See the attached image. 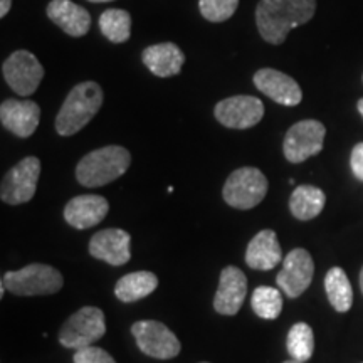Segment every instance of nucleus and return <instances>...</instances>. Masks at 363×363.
I'll return each mask as SVG.
<instances>
[{
	"mask_svg": "<svg viewBox=\"0 0 363 363\" xmlns=\"http://www.w3.org/2000/svg\"><path fill=\"white\" fill-rule=\"evenodd\" d=\"M252 310L262 320H276L283 310V296L279 289L271 286H259L254 289L251 298Z\"/></svg>",
	"mask_w": 363,
	"mask_h": 363,
	"instance_id": "26",
	"label": "nucleus"
},
{
	"mask_svg": "<svg viewBox=\"0 0 363 363\" xmlns=\"http://www.w3.org/2000/svg\"><path fill=\"white\" fill-rule=\"evenodd\" d=\"M101 34L113 44H123L131 35V16L121 9H108L99 17Z\"/></svg>",
	"mask_w": 363,
	"mask_h": 363,
	"instance_id": "24",
	"label": "nucleus"
},
{
	"mask_svg": "<svg viewBox=\"0 0 363 363\" xmlns=\"http://www.w3.org/2000/svg\"><path fill=\"white\" fill-rule=\"evenodd\" d=\"M142 61L150 72H153L158 78H170L182 71V66L185 65V56L177 44L162 43L148 45L142 52Z\"/></svg>",
	"mask_w": 363,
	"mask_h": 363,
	"instance_id": "19",
	"label": "nucleus"
},
{
	"mask_svg": "<svg viewBox=\"0 0 363 363\" xmlns=\"http://www.w3.org/2000/svg\"><path fill=\"white\" fill-rule=\"evenodd\" d=\"M216 120L233 130H247L256 126L264 116V104L259 98L238 94L216 104Z\"/></svg>",
	"mask_w": 363,
	"mask_h": 363,
	"instance_id": "11",
	"label": "nucleus"
},
{
	"mask_svg": "<svg viewBox=\"0 0 363 363\" xmlns=\"http://www.w3.org/2000/svg\"><path fill=\"white\" fill-rule=\"evenodd\" d=\"M74 363H116L110 353L104 352L103 348L96 347H86L81 350H76L74 357H72Z\"/></svg>",
	"mask_w": 363,
	"mask_h": 363,
	"instance_id": "28",
	"label": "nucleus"
},
{
	"mask_svg": "<svg viewBox=\"0 0 363 363\" xmlns=\"http://www.w3.org/2000/svg\"><path fill=\"white\" fill-rule=\"evenodd\" d=\"M316 12V0H261L256 24L261 38L272 45L283 44L289 30L306 24Z\"/></svg>",
	"mask_w": 363,
	"mask_h": 363,
	"instance_id": "1",
	"label": "nucleus"
},
{
	"mask_svg": "<svg viewBox=\"0 0 363 363\" xmlns=\"http://www.w3.org/2000/svg\"><path fill=\"white\" fill-rule=\"evenodd\" d=\"M131 335L136 340V345L145 355L158 358V360H170L180 353V342L172 330L167 328L160 321L143 320L136 321L131 326Z\"/></svg>",
	"mask_w": 363,
	"mask_h": 363,
	"instance_id": "10",
	"label": "nucleus"
},
{
	"mask_svg": "<svg viewBox=\"0 0 363 363\" xmlns=\"http://www.w3.org/2000/svg\"><path fill=\"white\" fill-rule=\"evenodd\" d=\"M239 0H199V9L208 22H225L238 11Z\"/></svg>",
	"mask_w": 363,
	"mask_h": 363,
	"instance_id": "27",
	"label": "nucleus"
},
{
	"mask_svg": "<svg viewBox=\"0 0 363 363\" xmlns=\"http://www.w3.org/2000/svg\"><path fill=\"white\" fill-rule=\"evenodd\" d=\"M131 238L123 229L99 230L89 240V254L111 266H123L131 259Z\"/></svg>",
	"mask_w": 363,
	"mask_h": 363,
	"instance_id": "15",
	"label": "nucleus"
},
{
	"mask_svg": "<svg viewBox=\"0 0 363 363\" xmlns=\"http://www.w3.org/2000/svg\"><path fill=\"white\" fill-rule=\"evenodd\" d=\"M2 74L13 93L19 96H30L38 91L44 78V67L33 52L19 49L4 61Z\"/></svg>",
	"mask_w": 363,
	"mask_h": 363,
	"instance_id": "7",
	"label": "nucleus"
},
{
	"mask_svg": "<svg viewBox=\"0 0 363 363\" xmlns=\"http://www.w3.org/2000/svg\"><path fill=\"white\" fill-rule=\"evenodd\" d=\"M247 294L246 274L235 266H227L220 272L219 288L214 298V310L220 315H238Z\"/></svg>",
	"mask_w": 363,
	"mask_h": 363,
	"instance_id": "14",
	"label": "nucleus"
},
{
	"mask_svg": "<svg viewBox=\"0 0 363 363\" xmlns=\"http://www.w3.org/2000/svg\"><path fill=\"white\" fill-rule=\"evenodd\" d=\"M350 165H352L353 175H355L358 180L363 182V142L357 143L355 147H353L352 157H350Z\"/></svg>",
	"mask_w": 363,
	"mask_h": 363,
	"instance_id": "29",
	"label": "nucleus"
},
{
	"mask_svg": "<svg viewBox=\"0 0 363 363\" xmlns=\"http://www.w3.org/2000/svg\"><path fill=\"white\" fill-rule=\"evenodd\" d=\"M88 2H94V4H99V2H111V0H88Z\"/></svg>",
	"mask_w": 363,
	"mask_h": 363,
	"instance_id": "33",
	"label": "nucleus"
},
{
	"mask_svg": "<svg viewBox=\"0 0 363 363\" xmlns=\"http://www.w3.org/2000/svg\"><path fill=\"white\" fill-rule=\"evenodd\" d=\"M315 262L306 249H293L283 259V269L279 271L276 283L288 298H298L310 288Z\"/></svg>",
	"mask_w": 363,
	"mask_h": 363,
	"instance_id": "12",
	"label": "nucleus"
},
{
	"mask_svg": "<svg viewBox=\"0 0 363 363\" xmlns=\"http://www.w3.org/2000/svg\"><path fill=\"white\" fill-rule=\"evenodd\" d=\"M12 7V0H0V17H6Z\"/></svg>",
	"mask_w": 363,
	"mask_h": 363,
	"instance_id": "30",
	"label": "nucleus"
},
{
	"mask_svg": "<svg viewBox=\"0 0 363 363\" xmlns=\"http://www.w3.org/2000/svg\"><path fill=\"white\" fill-rule=\"evenodd\" d=\"M284 363H301V362H298V360H293V358H291V360H288V362H284Z\"/></svg>",
	"mask_w": 363,
	"mask_h": 363,
	"instance_id": "34",
	"label": "nucleus"
},
{
	"mask_svg": "<svg viewBox=\"0 0 363 363\" xmlns=\"http://www.w3.org/2000/svg\"><path fill=\"white\" fill-rule=\"evenodd\" d=\"M283 261V252L274 230L264 229L254 235L246 251V262L249 267L257 271L274 269Z\"/></svg>",
	"mask_w": 363,
	"mask_h": 363,
	"instance_id": "20",
	"label": "nucleus"
},
{
	"mask_svg": "<svg viewBox=\"0 0 363 363\" xmlns=\"http://www.w3.org/2000/svg\"><path fill=\"white\" fill-rule=\"evenodd\" d=\"M325 289L330 305L338 313L350 311L353 305V289L350 279L342 267H331L325 276Z\"/></svg>",
	"mask_w": 363,
	"mask_h": 363,
	"instance_id": "23",
	"label": "nucleus"
},
{
	"mask_svg": "<svg viewBox=\"0 0 363 363\" xmlns=\"http://www.w3.org/2000/svg\"><path fill=\"white\" fill-rule=\"evenodd\" d=\"M40 175V160L38 157H26L4 175L0 199L9 206H21L34 197Z\"/></svg>",
	"mask_w": 363,
	"mask_h": 363,
	"instance_id": "8",
	"label": "nucleus"
},
{
	"mask_svg": "<svg viewBox=\"0 0 363 363\" xmlns=\"http://www.w3.org/2000/svg\"><path fill=\"white\" fill-rule=\"evenodd\" d=\"M110 203L101 195H78L65 207V219L74 229H89L104 220Z\"/></svg>",
	"mask_w": 363,
	"mask_h": 363,
	"instance_id": "17",
	"label": "nucleus"
},
{
	"mask_svg": "<svg viewBox=\"0 0 363 363\" xmlns=\"http://www.w3.org/2000/svg\"><path fill=\"white\" fill-rule=\"evenodd\" d=\"M326 195L313 185H299L289 199V211L298 220H311L325 208Z\"/></svg>",
	"mask_w": 363,
	"mask_h": 363,
	"instance_id": "21",
	"label": "nucleus"
},
{
	"mask_svg": "<svg viewBox=\"0 0 363 363\" xmlns=\"http://www.w3.org/2000/svg\"><path fill=\"white\" fill-rule=\"evenodd\" d=\"M130 165L131 155L128 150L120 145H108L81 158L76 167V179L84 187H103L125 175Z\"/></svg>",
	"mask_w": 363,
	"mask_h": 363,
	"instance_id": "3",
	"label": "nucleus"
},
{
	"mask_svg": "<svg viewBox=\"0 0 363 363\" xmlns=\"http://www.w3.org/2000/svg\"><path fill=\"white\" fill-rule=\"evenodd\" d=\"M252 81L254 86L262 94H266L267 98H271L272 101H276L278 104H283V106H296V104L301 103V88H299V84L291 76L284 74V72L272 69V67H262V69L254 74Z\"/></svg>",
	"mask_w": 363,
	"mask_h": 363,
	"instance_id": "13",
	"label": "nucleus"
},
{
	"mask_svg": "<svg viewBox=\"0 0 363 363\" xmlns=\"http://www.w3.org/2000/svg\"><path fill=\"white\" fill-rule=\"evenodd\" d=\"M288 353L293 360L305 363L315 352V335L308 323H296L288 333Z\"/></svg>",
	"mask_w": 363,
	"mask_h": 363,
	"instance_id": "25",
	"label": "nucleus"
},
{
	"mask_svg": "<svg viewBox=\"0 0 363 363\" xmlns=\"http://www.w3.org/2000/svg\"><path fill=\"white\" fill-rule=\"evenodd\" d=\"M267 187L269 184H267L266 175L259 169L242 167L229 175L222 195L230 207L239 208V211H249L264 201Z\"/></svg>",
	"mask_w": 363,
	"mask_h": 363,
	"instance_id": "5",
	"label": "nucleus"
},
{
	"mask_svg": "<svg viewBox=\"0 0 363 363\" xmlns=\"http://www.w3.org/2000/svg\"><path fill=\"white\" fill-rule=\"evenodd\" d=\"M201 363H208V362H201Z\"/></svg>",
	"mask_w": 363,
	"mask_h": 363,
	"instance_id": "35",
	"label": "nucleus"
},
{
	"mask_svg": "<svg viewBox=\"0 0 363 363\" xmlns=\"http://www.w3.org/2000/svg\"><path fill=\"white\" fill-rule=\"evenodd\" d=\"M357 108H358V111H360V115L363 116V98L360 99V101H358V104H357Z\"/></svg>",
	"mask_w": 363,
	"mask_h": 363,
	"instance_id": "31",
	"label": "nucleus"
},
{
	"mask_svg": "<svg viewBox=\"0 0 363 363\" xmlns=\"http://www.w3.org/2000/svg\"><path fill=\"white\" fill-rule=\"evenodd\" d=\"M103 89L94 81H84L69 91L56 116V131L72 136L84 128L103 106Z\"/></svg>",
	"mask_w": 363,
	"mask_h": 363,
	"instance_id": "2",
	"label": "nucleus"
},
{
	"mask_svg": "<svg viewBox=\"0 0 363 363\" xmlns=\"http://www.w3.org/2000/svg\"><path fill=\"white\" fill-rule=\"evenodd\" d=\"M106 333L104 313L96 306H84L71 315L59 331V343L72 350L91 347Z\"/></svg>",
	"mask_w": 363,
	"mask_h": 363,
	"instance_id": "6",
	"label": "nucleus"
},
{
	"mask_svg": "<svg viewBox=\"0 0 363 363\" xmlns=\"http://www.w3.org/2000/svg\"><path fill=\"white\" fill-rule=\"evenodd\" d=\"M360 288H362V293H363V267L360 271Z\"/></svg>",
	"mask_w": 363,
	"mask_h": 363,
	"instance_id": "32",
	"label": "nucleus"
},
{
	"mask_svg": "<svg viewBox=\"0 0 363 363\" xmlns=\"http://www.w3.org/2000/svg\"><path fill=\"white\" fill-rule=\"evenodd\" d=\"M158 286V278L150 271H136L126 274L116 283L115 294L120 301L135 303L147 298Z\"/></svg>",
	"mask_w": 363,
	"mask_h": 363,
	"instance_id": "22",
	"label": "nucleus"
},
{
	"mask_svg": "<svg viewBox=\"0 0 363 363\" xmlns=\"http://www.w3.org/2000/svg\"><path fill=\"white\" fill-rule=\"evenodd\" d=\"M326 128L318 120H303L294 123L284 136L283 152L291 163L306 162L323 150Z\"/></svg>",
	"mask_w": 363,
	"mask_h": 363,
	"instance_id": "9",
	"label": "nucleus"
},
{
	"mask_svg": "<svg viewBox=\"0 0 363 363\" xmlns=\"http://www.w3.org/2000/svg\"><path fill=\"white\" fill-rule=\"evenodd\" d=\"M48 17L67 35L83 38L91 27V16L84 7L71 0H52L48 6Z\"/></svg>",
	"mask_w": 363,
	"mask_h": 363,
	"instance_id": "18",
	"label": "nucleus"
},
{
	"mask_svg": "<svg viewBox=\"0 0 363 363\" xmlns=\"http://www.w3.org/2000/svg\"><path fill=\"white\" fill-rule=\"evenodd\" d=\"M2 283L7 291L17 296H40L61 291L65 279L62 274L52 266L29 264L19 271H9L4 274Z\"/></svg>",
	"mask_w": 363,
	"mask_h": 363,
	"instance_id": "4",
	"label": "nucleus"
},
{
	"mask_svg": "<svg viewBox=\"0 0 363 363\" xmlns=\"http://www.w3.org/2000/svg\"><path fill=\"white\" fill-rule=\"evenodd\" d=\"M0 121L19 138H29L38 130L40 121V108L34 101L6 99L0 104Z\"/></svg>",
	"mask_w": 363,
	"mask_h": 363,
	"instance_id": "16",
	"label": "nucleus"
}]
</instances>
